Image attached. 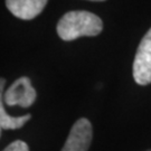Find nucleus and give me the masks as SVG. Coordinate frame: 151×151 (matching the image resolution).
<instances>
[{"mask_svg":"<svg viewBox=\"0 0 151 151\" xmlns=\"http://www.w3.org/2000/svg\"><path fill=\"white\" fill-rule=\"evenodd\" d=\"M1 130H2V129H1V128H0V135H1Z\"/></svg>","mask_w":151,"mask_h":151,"instance_id":"8","label":"nucleus"},{"mask_svg":"<svg viewBox=\"0 0 151 151\" xmlns=\"http://www.w3.org/2000/svg\"><path fill=\"white\" fill-rule=\"evenodd\" d=\"M147 151H151V150H147Z\"/></svg>","mask_w":151,"mask_h":151,"instance_id":"9","label":"nucleus"},{"mask_svg":"<svg viewBox=\"0 0 151 151\" xmlns=\"http://www.w3.org/2000/svg\"><path fill=\"white\" fill-rule=\"evenodd\" d=\"M133 78L139 85L151 83V28L141 39L133 62Z\"/></svg>","mask_w":151,"mask_h":151,"instance_id":"2","label":"nucleus"},{"mask_svg":"<svg viewBox=\"0 0 151 151\" xmlns=\"http://www.w3.org/2000/svg\"><path fill=\"white\" fill-rule=\"evenodd\" d=\"M47 5L46 0H8L6 6L15 17L30 20L37 17Z\"/></svg>","mask_w":151,"mask_h":151,"instance_id":"5","label":"nucleus"},{"mask_svg":"<svg viewBox=\"0 0 151 151\" xmlns=\"http://www.w3.org/2000/svg\"><path fill=\"white\" fill-rule=\"evenodd\" d=\"M102 29V19L95 14L85 10L66 12L57 24V34L65 42L83 36H96L101 34Z\"/></svg>","mask_w":151,"mask_h":151,"instance_id":"1","label":"nucleus"},{"mask_svg":"<svg viewBox=\"0 0 151 151\" xmlns=\"http://www.w3.org/2000/svg\"><path fill=\"white\" fill-rule=\"evenodd\" d=\"M6 80L0 77V128L4 130H15L22 128L30 120L32 115L26 114L22 116H11L6 112L4 108V87Z\"/></svg>","mask_w":151,"mask_h":151,"instance_id":"6","label":"nucleus"},{"mask_svg":"<svg viewBox=\"0 0 151 151\" xmlns=\"http://www.w3.org/2000/svg\"><path fill=\"white\" fill-rule=\"evenodd\" d=\"M36 90L32 85L30 78L22 76L14 82L4 94V103L9 106L19 105L22 108H29L36 101Z\"/></svg>","mask_w":151,"mask_h":151,"instance_id":"3","label":"nucleus"},{"mask_svg":"<svg viewBox=\"0 0 151 151\" xmlns=\"http://www.w3.org/2000/svg\"><path fill=\"white\" fill-rule=\"evenodd\" d=\"M92 135L91 122L85 118L78 119L72 127L67 140L60 151H87L91 146Z\"/></svg>","mask_w":151,"mask_h":151,"instance_id":"4","label":"nucleus"},{"mask_svg":"<svg viewBox=\"0 0 151 151\" xmlns=\"http://www.w3.org/2000/svg\"><path fill=\"white\" fill-rule=\"evenodd\" d=\"M4 151H29V148L25 141L16 140L11 142L8 147H6Z\"/></svg>","mask_w":151,"mask_h":151,"instance_id":"7","label":"nucleus"}]
</instances>
